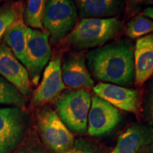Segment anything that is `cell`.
I'll return each mask as SVG.
<instances>
[{
    "mask_svg": "<svg viewBox=\"0 0 153 153\" xmlns=\"http://www.w3.org/2000/svg\"><path fill=\"white\" fill-rule=\"evenodd\" d=\"M86 58L96 79L124 87L134 83V45L128 40L108 42L89 51Z\"/></svg>",
    "mask_w": 153,
    "mask_h": 153,
    "instance_id": "1",
    "label": "cell"
},
{
    "mask_svg": "<svg viewBox=\"0 0 153 153\" xmlns=\"http://www.w3.org/2000/svg\"><path fill=\"white\" fill-rule=\"evenodd\" d=\"M124 30L118 17L83 18L66 36L65 43L74 51L96 48L114 41Z\"/></svg>",
    "mask_w": 153,
    "mask_h": 153,
    "instance_id": "2",
    "label": "cell"
},
{
    "mask_svg": "<svg viewBox=\"0 0 153 153\" xmlns=\"http://www.w3.org/2000/svg\"><path fill=\"white\" fill-rule=\"evenodd\" d=\"M91 97L84 89L62 91L55 100L56 113L71 132L85 134L87 130L88 114Z\"/></svg>",
    "mask_w": 153,
    "mask_h": 153,
    "instance_id": "3",
    "label": "cell"
},
{
    "mask_svg": "<svg viewBox=\"0 0 153 153\" xmlns=\"http://www.w3.org/2000/svg\"><path fill=\"white\" fill-rule=\"evenodd\" d=\"M77 11L72 0H47L43 16V28L50 43L62 41L76 24Z\"/></svg>",
    "mask_w": 153,
    "mask_h": 153,
    "instance_id": "4",
    "label": "cell"
},
{
    "mask_svg": "<svg viewBox=\"0 0 153 153\" xmlns=\"http://www.w3.org/2000/svg\"><path fill=\"white\" fill-rule=\"evenodd\" d=\"M37 126L40 136L48 150L53 153L68 150L74 142V135L58 115L49 107L38 111Z\"/></svg>",
    "mask_w": 153,
    "mask_h": 153,
    "instance_id": "5",
    "label": "cell"
},
{
    "mask_svg": "<svg viewBox=\"0 0 153 153\" xmlns=\"http://www.w3.org/2000/svg\"><path fill=\"white\" fill-rule=\"evenodd\" d=\"M28 124L22 107H0V153H11L22 143Z\"/></svg>",
    "mask_w": 153,
    "mask_h": 153,
    "instance_id": "6",
    "label": "cell"
},
{
    "mask_svg": "<svg viewBox=\"0 0 153 153\" xmlns=\"http://www.w3.org/2000/svg\"><path fill=\"white\" fill-rule=\"evenodd\" d=\"M51 47L47 32L28 28L27 45L23 65L26 68L30 79L38 83L40 76L51 57Z\"/></svg>",
    "mask_w": 153,
    "mask_h": 153,
    "instance_id": "7",
    "label": "cell"
},
{
    "mask_svg": "<svg viewBox=\"0 0 153 153\" xmlns=\"http://www.w3.org/2000/svg\"><path fill=\"white\" fill-rule=\"evenodd\" d=\"M94 94L112 106L140 116L143 111L142 92L108 83L97 84L92 88Z\"/></svg>",
    "mask_w": 153,
    "mask_h": 153,
    "instance_id": "8",
    "label": "cell"
},
{
    "mask_svg": "<svg viewBox=\"0 0 153 153\" xmlns=\"http://www.w3.org/2000/svg\"><path fill=\"white\" fill-rule=\"evenodd\" d=\"M120 118L117 108L98 96H94L88 114L87 133L92 137L108 134L118 126Z\"/></svg>",
    "mask_w": 153,
    "mask_h": 153,
    "instance_id": "9",
    "label": "cell"
},
{
    "mask_svg": "<svg viewBox=\"0 0 153 153\" xmlns=\"http://www.w3.org/2000/svg\"><path fill=\"white\" fill-rule=\"evenodd\" d=\"M65 87L62 80L61 58L56 56L44 70L41 83L32 96V106H41L55 100Z\"/></svg>",
    "mask_w": 153,
    "mask_h": 153,
    "instance_id": "10",
    "label": "cell"
},
{
    "mask_svg": "<svg viewBox=\"0 0 153 153\" xmlns=\"http://www.w3.org/2000/svg\"><path fill=\"white\" fill-rule=\"evenodd\" d=\"M0 76L14 85L23 96L30 94L31 87L27 70L5 44L0 45Z\"/></svg>",
    "mask_w": 153,
    "mask_h": 153,
    "instance_id": "11",
    "label": "cell"
},
{
    "mask_svg": "<svg viewBox=\"0 0 153 153\" xmlns=\"http://www.w3.org/2000/svg\"><path fill=\"white\" fill-rule=\"evenodd\" d=\"M62 76L65 87L70 89L87 90L94 87V82L83 53H72L65 58L62 64Z\"/></svg>",
    "mask_w": 153,
    "mask_h": 153,
    "instance_id": "12",
    "label": "cell"
},
{
    "mask_svg": "<svg viewBox=\"0 0 153 153\" xmlns=\"http://www.w3.org/2000/svg\"><path fill=\"white\" fill-rule=\"evenodd\" d=\"M153 143V128L135 123L118 137L114 150L118 153H150Z\"/></svg>",
    "mask_w": 153,
    "mask_h": 153,
    "instance_id": "13",
    "label": "cell"
},
{
    "mask_svg": "<svg viewBox=\"0 0 153 153\" xmlns=\"http://www.w3.org/2000/svg\"><path fill=\"white\" fill-rule=\"evenodd\" d=\"M135 81L141 87L153 76V33L137 39L134 45Z\"/></svg>",
    "mask_w": 153,
    "mask_h": 153,
    "instance_id": "14",
    "label": "cell"
},
{
    "mask_svg": "<svg viewBox=\"0 0 153 153\" xmlns=\"http://www.w3.org/2000/svg\"><path fill=\"white\" fill-rule=\"evenodd\" d=\"M79 16L83 18L116 17L123 9V0H75Z\"/></svg>",
    "mask_w": 153,
    "mask_h": 153,
    "instance_id": "15",
    "label": "cell"
},
{
    "mask_svg": "<svg viewBox=\"0 0 153 153\" xmlns=\"http://www.w3.org/2000/svg\"><path fill=\"white\" fill-rule=\"evenodd\" d=\"M28 30V27L25 24L24 13H22L9 26L3 36L7 46L22 64L27 45Z\"/></svg>",
    "mask_w": 153,
    "mask_h": 153,
    "instance_id": "16",
    "label": "cell"
},
{
    "mask_svg": "<svg viewBox=\"0 0 153 153\" xmlns=\"http://www.w3.org/2000/svg\"><path fill=\"white\" fill-rule=\"evenodd\" d=\"M47 0H27L24 7V21L28 28L43 29V16Z\"/></svg>",
    "mask_w": 153,
    "mask_h": 153,
    "instance_id": "17",
    "label": "cell"
},
{
    "mask_svg": "<svg viewBox=\"0 0 153 153\" xmlns=\"http://www.w3.org/2000/svg\"><path fill=\"white\" fill-rule=\"evenodd\" d=\"M126 35L132 40L153 33V20L144 15H137L127 23Z\"/></svg>",
    "mask_w": 153,
    "mask_h": 153,
    "instance_id": "18",
    "label": "cell"
},
{
    "mask_svg": "<svg viewBox=\"0 0 153 153\" xmlns=\"http://www.w3.org/2000/svg\"><path fill=\"white\" fill-rule=\"evenodd\" d=\"M24 11V5L22 1L6 3L0 7V39Z\"/></svg>",
    "mask_w": 153,
    "mask_h": 153,
    "instance_id": "19",
    "label": "cell"
},
{
    "mask_svg": "<svg viewBox=\"0 0 153 153\" xmlns=\"http://www.w3.org/2000/svg\"><path fill=\"white\" fill-rule=\"evenodd\" d=\"M25 103L24 96L10 82L0 76V105L22 107Z\"/></svg>",
    "mask_w": 153,
    "mask_h": 153,
    "instance_id": "20",
    "label": "cell"
},
{
    "mask_svg": "<svg viewBox=\"0 0 153 153\" xmlns=\"http://www.w3.org/2000/svg\"><path fill=\"white\" fill-rule=\"evenodd\" d=\"M150 79L145 95L143 111L145 120L149 125L153 126V76Z\"/></svg>",
    "mask_w": 153,
    "mask_h": 153,
    "instance_id": "21",
    "label": "cell"
},
{
    "mask_svg": "<svg viewBox=\"0 0 153 153\" xmlns=\"http://www.w3.org/2000/svg\"><path fill=\"white\" fill-rule=\"evenodd\" d=\"M62 153H102L92 143L85 139H77L74 140L72 146Z\"/></svg>",
    "mask_w": 153,
    "mask_h": 153,
    "instance_id": "22",
    "label": "cell"
},
{
    "mask_svg": "<svg viewBox=\"0 0 153 153\" xmlns=\"http://www.w3.org/2000/svg\"><path fill=\"white\" fill-rule=\"evenodd\" d=\"M126 4V9L131 13H135L138 11L141 5L146 4L148 0H123Z\"/></svg>",
    "mask_w": 153,
    "mask_h": 153,
    "instance_id": "23",
    "label": "cell"
},
{
    "mask_svg": "<svg viewBox=\"0 0 153 153\" xmlns=\"http://www.w3.org/2000/svg\"><path fill=\"white\" fill-rule=\"evenodd\" d=\"M15 153H46L41 147L36 145H29L19 149Z\"/></svg>",
    "mask_w": 153,
    "mask_h": 153,
    "instance_id": "24",
    "label": "cell"
},
{
    "mask_svg": "<svg viewBox=\"0 0 153 153\" xmlns=\"http://www.w3.org/2000/svg\"><path fill=\"white\" fill-rule=\"evenodd\" d=\"M143 15L153 20V7H149L143 11Z\"/></svg>",
    "mask_w": 153,
    "mask_h": 153,
    "instance_id": "25",
    "label": "cell"
},
{
    "mask_svg": "<svg viewBox=\"0 0 153 153\" xmlns=\"http://www.w3.org/2000/svg\"><path fill=\"white\" fill-rule=\"evenodd\" d=\"M146 4H152L153 5V0H148L146 2Z\"/></svg>",
    "mask_w": 153,
    "mask_h": 153,
    "instance_id": "26",
    "label": "cell"
},
{
    "mask_svg": "<svg viewBox=\"0 0 153 153\" xmlns=\"http://www.w3.org/2000/svg\"><path fill=\"white\" fill-rule=\"evenodd\" d=\"M150 153H153V143L152 144V146H151L150 148Z\"/></svg>",
    "mask_w": 153,
    "mask_h": 153,
    "instance_id": "27",
    "label": "cell"
},
{
    "mask_svg": "<svg viewBox=\"0 0 153 153\" xmlns=\"http://www.w3.org/2000/svg\"><path fill=\"white\" fill-rule=\"evenodd\" d=\"M110 153H118V152H116V150H114H114H113L111 151V152Z\"/></svg>",
    "mask_w": 153,
    "mask_h": 153,
    "instance_id": "28",
    "label": "cell"
},
{
    "mask_svg": "<svg viewBox=\"0 0 153 153\" xmlns=\"http://www.w3.org/2000/svg\"><path fill=\"white\" fill-rule=\"evenodd\" d=\"M1 1V0H0V1Z\"/></svg>",
    "mask_w": 153,
    "mask_h": 153,
    "instance_id": "29",
    "label": "cell"
}]
</instances>
